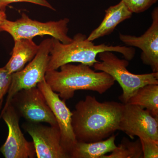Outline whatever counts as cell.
Wrapping results in <instances>:
<instances>
[{
  "label": "cell",
  "instance_id": "cell-1",
  "mask_svg": "<svg viewBox=\"0 0 158 158\" xmlns=\"http://www.w3.org/2000/svg\"><path fill=\"white\" fill-rule=\"evenodd\" d=\"M124 104L114 101L101 102L87 95L75 106L72 126L77 141L92 142L106 139L119 129Z\"/></svg>",
  "mask_w": 158,
  "mask_h": 158
},
{
  "label": "cell",
  "instance_id": "cell-2",
  "mask_svg": "<svg viewBox=\"0 0 158 158\" xmlns=\"http://www.w3.org/2000/svg\"><path fill=\"white\" fill-rule=\"evenodd\" d=\"M60 70L47 71L45 80L54 92L64 101L72 98L78 90L95 91L103 94L115 84V79L104 72H95L89 65L67 63Z\"/></svg>",
  "mask_w": 158,
  "mask_h": 158
},
{
  "label": "cell",
  "instance_id": "cell-3",
  "mask_svg": "<svg viewBox=\"0 0 158 158\" xmlns=\"http://www.w3.org/2000/svg\"><path fill=\"white\" fill-rule=\"evenodd\" d=\"M106 51L122 54L125 59L129 61L135 55V48L131 47L110 46L105 44L95 45L93 41L88 40L86 35L81 33L76 34L72 41L68 44L62 43L52 37L47 71L57 70L62 65L74 62L93 66L99 62L96 59L98 54Z\"/></svg>",
  "mask_w": 158,
  "mask_h": 158
},
{
  "label": "cell",
  "instance_id": "cell-4",
  "mask_svg": "<svg viewBox=\"0 0 158 158\" xmlns=\"http://www.w3.org/2000/svg\"><path fill=\"white\" fill-rule=\"evenodd\" d=\"M98 56L101 62L95 63L94 68L109 74L118 82L123 90L119 99L124 104L127 103L139 88L150 84L158 85V72L136 74L130 72L127 68L129 65V61L119 59L113 52H102Z\"/></svg>",
  "mask_w": 158,
  "mask_h": 158
},
{
  "label": "cell",
  "instance_id": "cell-5",
  "mask_svg": "<svg viewBox=\"0 0 158 158\" xmlns=\"http://www.w3.org/2000/svg\"><path fill=\"white\" fill-rule=\"evenodd\" d=\"M67 18L56 21L41 22L30 18L23 13L19 19L10 21L6 19L0 25V32H7L13 39L20 38L32 39L37 36L49 35L63 44L71 42L73 38L68 35V24Z\"/></svg>",
  "mask_w": 158,
  "mask_h": 158
},
{
  "label": "cell",
  "instance_id": "cell-6",
  "mask_svg": "<svg viewBox=\"0 0 158 158\" xmlns=\"http://www.w3.org/2000/svg\"><path fill=\"white\" fill-rule=\"evenodd\" d=\"M52 38L44 40L40 43L38 52L25 67L12 74L11 85L3 110L10 103L11 98L20 90L37 87L45 79L49 60Z\"/></svg>",
  "mask_w": 158,
  "mask_h": 158
},
{
  "label": "cell",
  "instance_id": "cell-7",
  "mask_svg": "<svg viewBox=\"0 0 158 158\" xmlns=\"http://www.w3.org/2000/svg\"><path fill=\"white\" fill-rule=\"evenodd\" d=\"M10 103L19 116L27 121L58 125L44 95L37 87L20 90L13 96Z\"/></svg>",
  "mask_w": 158,
  "mask_h": 158
},
{
  "label": "cell",
  "instance_id": "cell-8",
  "mask_svg": "<svg viewBox=\"0 0 158 158\" xmlns=\"http://www.w3.org/2000/svg\"><path fill=\"white\" fill-rule=\"evenodd\" d=\"M118 130L131 139L137 136L158 141V118L139 106L124 104Z\"/></svg>",
  "mask_w": 158,
  "mask_h": 158
},
{
  "label": "cell",
  "instance_id": "cell-9",
  "mask_svg": "<svg viewBox=\"0 0 158 158\" xmlns=\"http://www.w3.org/2000/svg\"><path fill=\"white\" fill-rule=\"evenodd\" d=\"M23 128L33 139L38 158H70L61 144V133L58 125L46 126L27 121Z\"/></svg>",
  "mask_w": 158,
  "mask_h": 158
},
{
  "label": "cell",
  "instance_id": "cell-10",
  "mask_svg": "<svg viewBox=\"0 0 158 158\" xmlns=\"http://www.w3.org/2000/svg\"><path fill=\"white\" fill-rule=\"evenodd\" d=\"M2 118L8 126V137L0 148V152L6 158H34L36 156L33 142L26 140L20 128V116L11 104L2 110Z\"/></svg>",
  "mask_w": 158,
  "mask_h": 158
},
{
  "label": "cell",
  "instance_id": "cell-11",
  "mask_svg": "<svg viewBox=\"0 0 158 158\" xmlns=\"http://www.w3.org/2000/svg\"><path fill=\"white\" fill-rule=\"evenodd\" d=\"M37 87L44 95L54 114L61 133V144L69 155L77 142L72 126V113L66 106L65 101L61 99L59 94L52 90L45 79L38 83Z\"/></svg>",
  "mask_w": 158,
  "mask_h": 158
},
{
  "label": "cell",
  "instance_id": "cell-12",
  "mask_svg": "<svg viewBox=\"0 0 158 158\" xmlns=\"http://www.w3.org/2000/svg\"><path fill=\"white\" fill-rule=\"evenodd\" d=\"M152 23L149 28L140 37L119 34V39L126 45L138 48L141 50V59L152 72H158V8L152 13Z\"/></svg>",
  "mask_w": 158,
  "mask_h": 158
},
{
  "label": "cell",
  "instance_id": "cell-13",
  "mask_svg": "<svg viewBox=\"0 0 158 158\" xmlns=\"http://www.w3.org/2000/svg\"><path fill=\"white\" fill-rule=\"evenodd\" d=\"M105 12V17L100 24L87 37L88 40L93 41L110 35L119 23L130 19L133 14L122 0L117 5L110 6Z\"/></svg>",
  "mask_w": 158,
  "mask_h": 158
},
{
  "label": "cell",
  "instance_id": "cell-14",
  "mask_svg": "<svg viewBox=\"0 0 158 158\" xmlns=\"http://www.w3.org/2000/svg\"><path fill=\"white\" fill-rule=\"evenodd\" d=\"M14 40L11 58L5 66L11 74L22 69L28 62L34 59L39 48V45L32 39L20 38Z\"/></svg>",
  "mask_w": 158,
  "mask_h": 158
},
{
  "label": "cell",
  "instance_id": "cell-15",
  "mask_svg": "<svg viewBox=\"0 0 158 158\" xmlns=\"http://www.w3.org/2000/svg\"><path fill=\"white\" fill-rule=\"evenodd\" d=\"M116 135L101 141L92 142H79L69 153L70 158H102L104 156L111 153L116 149Z\"/></svg>",
  "mask_w": 158,
  "mask_h": 158
},
{
  "label": "cell",
  "instance_id": "cell-16",
  "mask_svg": "<svg viewBox=\"0 0 158 158\" xmlns=\"http://www.w3.org/2000/svg\"><path fill=\"white\" fill-rule=\"evenodd\" d=\"M127 103L139 106L158 118V85L150 84L139 88Z\"/></svg>",
  "mask_w": 158,
  "mask_h": 158
},
{
  "label": "cell",
  "instance_id": "cell-17",
  "mask_svg": "<svg viewBox=\"0 0 158 158\" xmlns=\"http://www.w3.org/2000/svg\"><path fill=\"white\" fill-rule=\"evenodd\" d=\"M111 153L102 158H143V151L140 139L130 141L123 138L121 143Z\"/></svg>",
  "mask_w": 158,
  "mask_h": 158
},
{
  "label": "cell",
  "instance_id": "cell-18",
  "mask_svg": "<svg viewBox=\"0 0 158 158\" xmlns=\"http://www.w3.org/2000/svg\"><path fill=\"white\" fill-rule=\"evenodd\" d=\"M132 13H140L144 12L158 0H122Z\"/></svg>",
  "mask_w": 158,
  "mask_h": 158
},
{
  "label": "cell",
  "instance_id": "cell-19",
  "mask_svg": "<svg viewBox=\"0 0 158 158\" xmlns=\"http://www.w3.org/2000/svg\"><path fill=\"white\" fill-rule=\"evenodd\" d=\"M139 139L143 151V158H158V141L150 138Z\"/></svg>",
  "mask_w": 158,
  "mask_h": 158
},
{
  "label": "cell",
  "instance_id": "cell-20",
  "mask_svg": "<svg viewBox=\"0 0 158 158\" xmlns=\"http://www.w3.org/2000/svg\"><path fill=\"white\" fill-rule=\"evenodd\" d=\"M12 74L10 73L5 68H0V102L3 97L8 93L11 85Z\"/></svg>",
  "mask_w": 158,
  "mask_h": 158
},
{
  "label": "cell",
  "instance_id": "cell-21",
  "mask_svg": "<svg viewBox=\"0 0 158 158\" xmlns=\"http://www.w3.org/2000/svg\"><path fill=\"white\" fill-rule=\"evenodd\" d=\"M20 2L32 3L48 8L53 11H56V9L47 0H0V10H6V7L9 4Z\"/></svg>",
  "mask_w": 158,
  "mask_h": 158
},
{
  "label": "cell",
  "instance_id": "cell-22",
  "mask_svg": "<svg viewBox=\"0 0 158 158\" xmlns=\"http://www.w3.org/2000/svg\"><path fill=\"white\" fill-rule=\"evenodd\" d=\"M6 19V10H0V25Z\"/></svg>",
  "mask_w": 158,
  "mask_h": 158
},
{
  "label": "cell",
  "instance_id": "cell-23",
  "mask_svg": "<svg viewBox=\"0 0 158 158\" xmlns=\"http://www.w3.org/2000/svg\"><path fill=\"white\" fill-rule=\"evenodd\" d=\"M3 100L0 102V110H1V108H2V105Z\"/></svg>",
  "mask_w": 158,
  "mask_h": 158
}]
</instances>
